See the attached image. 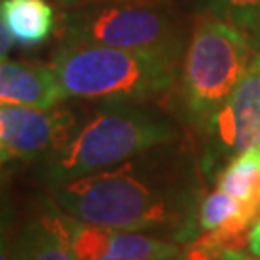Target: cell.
<instances>
[{
    "label": "cell",
    "mask_w": 260,
    "mask_h": 260,
    "mask_svg": "<svg viewBox=\"0 0 260 260\" xmlns=\"http://www.w3.org/2000/svg\"><path fill=\"white\" fill-rule=\"evenodd\" d=\"M247 247H249V251H251L254 256H260V218L254 222V225H252L251 232H249Z\"/></svg>",
    "instance_id": "cell-16"
},
{
    "label": "cell",
    "mask_w": 260,
    "mask_h": 260,
    "mask_svg": "<svg viewBox=\"0 0 260 260\" xmlns=\"http://www.w3.org/2000/svg\"><path fill=\"white\" fill-rule=\"evenodd\" d=\"M12 45H14V39L8 33L6 23H4V19L0 16V60H4L8 56V52L12 50Z\"/></svg>",
    "instance_id": "cell-15"
},
{
    "label": "cell",
    "mask_w": 260,
    "mask_h": 260,
    "mask_svg": "<svg viewBox=\"0 0 260 260\" xmlns=\"http://www.w3.org/2000/svg\"><path fill=\"white\" fill-rule=\"evenodd\" d=\"M8 260H75L66 214L48 203L18 232Z\"/></svg>",
    "instance_id": "cell-10"
},
{
    "label": "cell",
    "mask_w": 260,
    "mask_h": 260,
    "mask_svg": "<svg viewBox=\"0 0 260 260\" xmlns=\"http://www.w3.org/2000/svg\"><path fill=\"white\" fill-rule=\"evenodd\" d=\"M50 68L66 99L143 103L174 87L181 60L143 50L60 43Z\"/></svg>",
    "instance_id": "cell-3"
},
{
    "label": "cell",
    "mask_w": 260,
    "mask_h": 260,
    "mask_svg": "<svg viewBox=\"0 0 260 260\" xmlns=\"http://www.w3.org/2000/svg\"><path fill=\"white\" fill-rule=\"evenodd\" d=\"M66 223L75 260H170L183 252L177 241L108 230L81 222L70 214H66Z\"/></svg>",
    "instance_id": "cell-8"
},
{
    "label": "cell",
    "mask_w": 260,
    "mask_h": 260,
    "mask_svg": "<svg viewBox=\"0 0 260 260\" xmlns=\"http://www.w3.org/2000/svg\"><path fill=\"white\" fill-rule=\"evenodd\" d=\"M254 52L249 39L228 21L205 16L197 23L181 60L179 83L183 114L197 129H210Z\"/></svg>",
    "instance_id": "cell-4"
},
{
    "label": "cell",
    "mask_w": 260,
    "mask_h": 260,
    "mask_svg": "<svg viewBox=\"0 0 260 260\" xmlns=\"http://www.w3.org/2000/svg\"><path fill=\"white\" fill-rule=\"evenodd\" d=\"M177 135L176 125L158 112L131 103H104L64 149L39 162V176L47 185L79 179L168 145Z\"/></svg>",
    "instance_id": "cell-2"
},
{
    "label": "cell",
    "mask_w": 260,
    "mask_h": 260,
    "mask_svg": "<svg viewBox=\"0 0 260 260\" xmlns=\"http://www.w3.org/2000/svg\"><path fill=\"white\" fill-rule=\"evenodd\" d=\"M170 260H187V258H185V254H183V252H181V254H179V256H176V258H170Z\"/></svg>",
    "instance_id": "cell-19"
},
{
    "label": "cell",
    "mask_w": 260,
    "mask_h": 260,
    "mask_svg": "<svg viewBox=\"0 0 260 260\" xmlns=\"http://www.w3.org/2000/svg\"><path fill=\"white\" fill-rule=\"evenodd\" d=\"M206 133L212 139V152L228 160V164L243 152L260 147V52L252 54L241 83Z\"/></svg>",
    "instance_id": "cell-7"
},
{
    "label": "cell",
    "mask_w": 260,
    "mask_h": 260,
    "mask_svg": "<svg viewBox=\"0 0 260 260\" xmlns=\"http://www.w3.org/2000/svg\"><path fill=\"white\" fill-rule=\"evenodd\" d=\"M79 127L70 108L0 106V137L12 156L43 162L64 149Z\"/></svg>",
    "instance_id": "cell-6"
},
{
    "label": "cell",
    "mask_w": 260,
    "mask_h": 260,
    "mask_svg": "<svg viewBox=\"0 0 260 260\" xmlns=\"http://www.w3.org/2000/svg\"><path fill=\"white\" fill-rule=\"evenodd\" d=\"M220 260H260V256L256 258H252V256H247V254H243L241 251H228L222 254V258Z\"/></svg>",
    "instance_id": "cell-17"
},
{
    "label": "cell",
    "mask_w": 260,
    "mask_h": 260,
    "mask_svg": "<svg viewBox=\"0 0 260 260\" xmlns=\"http://www.w3.org/2000/svg\"><path fill=\"white\" fill-rule=\"evenodd\" d=\"M66 101L50 66L0 60V106L54 108Z\"/></svg>",
    "instance_id": "cell-9"
},
{
    "label": "cell",
    "mask_w": 260,
    "mask_h": 260,
    "mask_svg": "<svg viewBox=\"0 0 260 260\" xmlns=\"http://www.w3.org/2000/svg\"><path fill=\"white\" fill-rule=\"evenodd\" d=\"M0 16L14 43L27 48L48 41L56 27V12L47 0H2Z\"/></svg>",
    "instance_id": "cell-11"
},
{
    "label": "cell",
    "mask_w": 260,
    "mask_h": 260,
    "mask_svg": "<svg viewBox=\"0 0 260 260\" xmlns=\"http://www.w3.org/2000/svg\"><path fill=\"white\" fill-rule=\"evenodd\" d=\"M101 2H143V4H168L170 0H56L60 8H77L85 4H101Z\"/></svg>",
    "instance_id": "cell-14"
},
{
    "label": "cell",
    "mask_w": 260,
    "mask_h": 260,
    "mask_svg": "<svg viewBox=\"0 0 260 260\" xmlns=\"http://www.w3.org/2000/svg\"><path fill=\"white\" fill-rule=\"evenodd\" d=\"M166 4L101 2L68 8L62 14V41L74 45L156 52L183 60L187 33Z\"/></svg>",
    "instance_id": "cell-5"
},
{
    "label": "cell",
    "mask_w": 260,
    "mask_h": 260,
    "mask_svg": "<svg viewBox=\"0 0 260 260\" xmlns=\"http://www.w3.org/2000/svg\"><path fill=\"white\" fill-rule=\"evenodd\" d=\"M205 16L228 21L260 52V0H195Z\"/></svg>",
    "instance_id": "cell-12"
},
{
    "label": "cell",
    "mask_w": 260,
    "mask_h": 260,
    "mask_svg": "<svg viewBox=\"0 0 260 260\" xmlns=\"http://www.w3.org/2000/svg\"><path fill=\"white\" fill-rule=\"evenodd\" d=\"M10 158H14V156H12L10 149L6 147V143H4V141H2V137H0V166H2L4 162H8Z\"/></svg>",
    "instance_id": "cell-18"
},
{
    "label": "cell",
    "mask_w": 260,
    "mask_h": 260,
    "mask_svg": "<svg viewBox=\"0 0 260 260\" xmlns=\"http://www.w3.org/2000/svg\"><path fill=\"white\" fill-rule=\"evenodd\" d=\"M62 212L120 232H170L177 243L195 241V205L131 160L79 179L48 185Z\"/></svg>",
    "instance_id": "cell-1"
},
{
    "label": "cell",
    "mask_w": 260,
    "mask_h": 260,
    "mask_svg": "<svg viewBox=\"0 0 260 260\" xmlns=\"http://www.w3.org/2000/svg\"><path fill=\"white\" fill-rule=\"evenodd\" d=\"M12 223H14V212L12 205L6 197L0 193V260L10 258V249H12Z\"/></svg>",
    "instance_id": "cell-13"
}]
</instances>
